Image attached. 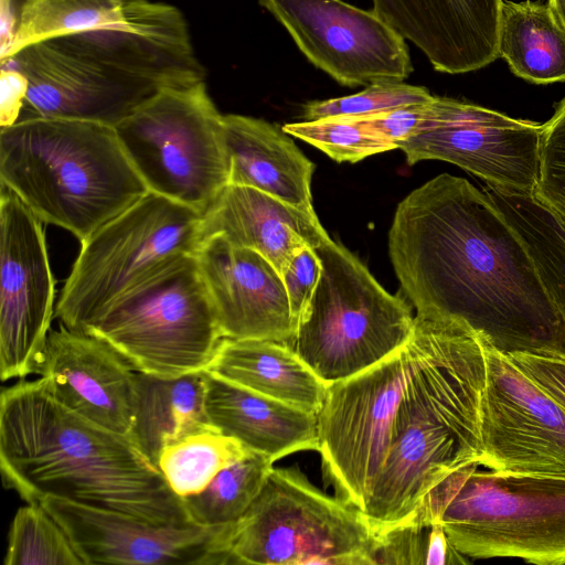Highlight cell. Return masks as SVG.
<instances>
[{"instance_id":"21","label":"cell","mask_w":565,"mask_h":565,"mask_svg":"<svg viewBox=\"0 0 565 565\" xmlns=\"http://www.w3.org/2000/svg\"><path fill=\"white\" fill-rule=\"evenodd\" d=\"M214 234L256 250L280 275L305 246L315 248L329 236L316 212L235 184H228L203 213L202 238Z\"/></svg>"},{"instance_id":"37","label":"cell","mask_w":565,"mask_h":565,"mask_svg":"<svg viewBox=\"0 0 565 565\" xmlns=\"http://www.w3.org/2000/svg\"><path fill=\"white\" fill-rule=\"evenodd\" d=\"M507 355L565 409V353L520 352Z\"/></svg>"},{"instance_id":"16","label":"cell","mask_w":565,"mask_h":565,"mask_svg":"<svg viewBox=\"0 0 565 565\" xmlns=\"http://www.w3.org/2000/svg\"><path fill=\"white\" fill-rule=\"evenodd\" d=\"M482 342L481 466L565 477V409L507 354Z\"/></svg>"},{"instance_id":"20","label":"cell","mask_w":565,"mask_h":565,"mask_svg":"<svg viewBox=\"0 0 565 565\" xmlns=\"http://www.w3.org/2000/svg\"><path fill=\"white\" fill-rule=\"evenodd\" d=\"M373 9L441 73L481 70L500 57L503 0H372Z\"/></svg>"},{"instance_id":"14","label":"cell","mask_w":565,"mask_h":565,"mask_svg":"<svg viewBox=\"0 0 565 565\" xmlns=\"http://www.w3.org/2000/svg\"><path fill=\"white\" fill-rule=\"evenodd\" d=\"M43 222L11 191L0 196V376L36 374L55 315Z\"/></svg>"},{"instance_id":"17","label":"cell","mask_w":565,"mask_h":565,"mask_svg":"<svg viewBox=\"0 0 565 565\" xmlns=\"http://www.w3.org/2000/svg\"><path fill=\"white\" fill-rule=\"evenodd\" d=\"M38 503L68 535L84 565H223L233 524L156 523L46 495Z\"/></svg>"},{"instance_id":"33","label":"cell","mask_w":565,"mask_h":565,"mask_svg":"<svg viewBox=\"0 0 565 565\" xmlns=\"http://www.w3.org/2000/svg\"><path fill=\"white\" fill-rule=\"evenodd\" d=\"M282 130L323 151L338 162L355 163L397 146L355 116H334L286 124Z\"/></svg>"},{"instance_id":"3","label":"cell","mask_w":565,"mask_h":565,"mask_svg":"<svg viewBox=\"0 0 565 565\" xmlns=\"http://www.w3.org/2000/svg\"><path fill=\"white\" fill-rule=\"evenodd\" d=\"M2 66L28 81L22 114L115 127L160 90L205 79L182 12L150 0H127L117 25L45 40Z\"/></svg>"},{"instance_id":"24","label":"cell","mask_w":565,"mask_h":565,"mask_svg":"<svg viewBox=\"0 0 565 565\" xmlns=\"http://www.w3.org/2000/svg\"><path fill=\"white\" fill-rule=\"evenodd\" d=\"M207 372L316 415L329 387L290 345L265 339L224 338Z\"/></svg>"},{"instance_id":"35","label":"cell","mask_w":565,"mask_h":565,"mask_svg":"<svg viewBox=\"0 0 565 565\" xmlns=\"http://www.w3.org/2000/svg\"><path fill=\"white\" fill-rule=\"evenodd\" d=\"M533 194L565 220V97L544 124L539 181Z\"/></svg>"},{"instance_id":"11","label":"cell","mask_w":565,"mask_h":565,"mask_svg":"<svg viewBox=\"0 0 565 565\" xmlns=\"http://www.w3.org/2000/svg\"><path fill=\"white\" fill-rule=\"evenodd\" d=\"M466 471L443 515L451 544L470 558L565 564V477Z\"/></svg>"},{"instance_id":"23","label":"cell","mask_w":565,"mask_h":565,"mask_svg":"<svg viewBox=\"0 0 565 565\" xmlns=\"http://www.w3.org/2000/svg\"><path fill=\"white\" fill-rule=\"evenodd\" d=\"M205 412L222 434L273 461L318 449L317 415L206 373Z\"/></svg>"},{"instance_id":"9","label":"cell","mask_w":565,"mask_h":565,"mask_svg":"<svg viewBox=\"0 0 565 565\" xmlns=\"http://www.w3.org/2000/svg\"><path fill=\"white\" fill-rule=\"evenodd\" d=\"M375 534L362 511L313 486L298 466L274 468L233 524L228 564L374 565Z\"/></svg>"},{"instance_id":"15","label":"cell","mask_w":565,"mask_h":565,"mask_svg":"<svg viewBox=\"0 0 565 565\" xmlns=\"http://www.w3.org/2000/svg\"><path fill=\"white\" fill-rule=\"evenodd\" d=\"M307 60L343 86L403 82L413 72L406 40L374 10L343 0H258Z\"/></svg>"},{"instance_id":"40","label":"cell","mask_w":565,"mask_h":565,"mask_svg":"<svg viewBox=\"0 0 565 565\" xmlns=\"http://www.w3.org/2000/svg\"><path fill=\"white\" fill-rule=\"evenodd\" d=\"M547 3L565 28V0H548Z\"/></svg>"},{"instance_id":"30","label":"cell","mask_w":565,"mask_h":565,"mask_svg":"<svg viewBox=\"0 0 565 565\" xmlns=\"http://www.w3.org/2000/svg\"><path fill=\"white\" fill-rule=\"evenodd\" d=\"M274 461L250 451L220 471L200 493L183 498L191 522L205 525H228L237 522L260 493Z\"/></svg>"},{"instance_id":"13","label":"cell","mask_w":565,"mask_h":565,"mask_svg":"<svg viewBox=\"0 0 565 565\" xmlns=\"http://www.w3.org/2000/svg\"><path fill=\"white\" fill-rule=\"evenodd\" d=\"M431 127L397 143L409 164L441 160L503 191L533 194L544 124L449 97L430 102Z\"/></svg>"},{"instance_id":"22","label":"cell","mask_w":565,"mask_h":565,"mask_svg":"<svg viewBox=\"0 0 565 565\" xmlns=\"http://www.w3.org/2000/svg\"><path fill=\"white\" fill-rule=\"evenodd\" d=\"M282 128L244 115H223L228 184L267 193L297 209L315 212V164Z\"/></svg>"},{"instance_id":"25","label":"cell","mask_w":565,"mask_h":565,"mask_svg":"<svg viewBox=\"0 0 565 565\" xmlns=\"http://www.w3.org/2000/svg\"><path fill=\"white\" fill-rule=\"evenodd\" d=\"M206 373L159 377L137 371L129 437L154 465L166 446L213 427L205 412Z\"/></svg>"},{"instance_id":"34","label":"cell","mask_w":565,"mask_h":565,"mask_svg":"<svg viewBox=\"0 0 565 565\" xmlns=\"http://www.w3.org/2000/svg\"><path fill=\"white\" fill-rule=\"evenodd\" d=\"M433 98L423 86L383 81L367 85L358 94L309 102L303 106V117L306 120H317L334 116H366L408 105L427 104Z\"/></svg>"},{"instance_id":"19","label":"cell","mask_w":565,"mask_h":565,"mask_svg":"<svg viewBox=\"0 0 565 565\" xmlns=\"http://www.w3.org/2000/svg\"><path fill=\"white\" fill-rule=\"evenodd\" d=\"M38 375L63 405L129 436L137 371L107 342L61 323L51 329Z\"/></svg>"},{"instance_id":"31","label":"cell","mask_w":565,"mask_h":565,"mask_svg":"<svg viewBox=\"0 0 565 565\" xmlns=\"http://www.w3.org/2000/svg\"><path fill=\"white\" fill-rule=\"evenodd\" d=\"M3 564L84 565L66 532L36 502H28L15 512Z\"/></svg>"},{"instance_id":"32","label":"cell","mask_w":565,"mask_h":565,"mask_svg":"<svg viewBox=\"0 0 565 565\" xmlns=\"http://www.w3.org/2000/svg\"><path fill=\"white\" fill-rule=\"evenodd\" d=\"M373 563L456 565L470 561L451 544L441 522L427 526L401 522L375 533Z\"/></svg>"},{"instance_id":"1","label":"cell","mask_w":565,"mask_h":565,"mask_svg":"<svg viewBox=\"0 0 565 565\" xmlns=\"http://www.w3.org/2000/svg\"><path fill=\"white\" fill-rule=\"evenodd\" d=\"M391 262L416 315L504 353H565L563 322L523 241L486 191L439 174L398 205Z\"/></svg>"},{"instance_id":"6","label":"cell","mask_w":565,"mask_h":565,"mask_svg":"<svg viewBox=\"0 0 565 565\" xmlns=\"http://www.w3.org/2000/svg\"><path fill=\"white\" fill-rule=\"evenodd\" d=\"M321 276L288 345L328 386L382 362L408 341L412 307L387 292L330 236L313 248Z\"/></svg>"},{"instance_id":"39","label":"cell","mask_w":565,"mask_h":565,"mask_svg":"<svg viewBox=\"0 0 565 565\" xmlns=\"http://www.w3.org/2000/svg\"><path fill=\"white\" fill-rule=\"evenodd\" d=\"M1 127L17 122L22 114L28 92V81L19 71L1 68Z\"/></svg>"},{"instance_id":"29","label":"cell","mask_w":565,"mask_h":565,"mask_svg":"<svg viewBox=\"0 0 565 565\" xmlns=\"http://www.w3.org/2000/svg\"><path fill=\"white\" fill-rule=\"evenodd\" d=\"M250 451L211 427L166 446L157 466L171 490L183 499L200 493L220 471Z\"/></svg>"},{"instance_id":"26","label":"cell","mask_w":565,"mask_h":565,"mask_svg":"<svg viewBox=\"0 0 565 565\" xmlns=\"http://www.w3.org/2000/svg\"><path fill=\"white\" fill-rule=\"evenodd\" d=\"M499 54L526 82H565V28L548 3L502 1Z\"/></svg>"},{"instance_id":"36","label":"cell","mask_w":565,"mask_h":565,"mask_svg":"<svg viewBox=\"0 0 565 565\" xmlns=\"http://www.w3.org/2000/svg\"><path fill=\"white\" fill-rule=\"evenodd\" d=\"M321 270V260L315 249L305 246L294 256L281 275L295 329L311 302Z\"/></svg>"},{"instance_id":"27","label":"cell","mask_w":565,"mask_h":565,"mask_svg":"<svg viewBox=\"0 0 565 565\" xmlns=\"http://www.w3.org/2000/svg\"><path fill=\"white\" fill-rule=\"evenodd\" d=\"M484 191L526 246L565 331V220L534 194Z\"/></svg>"},{"instance_id":"8","label":"cell","mask_w":565,"mask_h":565,"mask_svg":"<svg viewBox=\"0 0 565 565\" xmlns=\"http://www.w3.org/2000/svg\"><path fill=\"white\" fill-rule=\"evenodd\" d=\"M82 331L159 377L207 371L224 339L195 255L121 296Z\"/></svg>"},{"instance_id":"18","label":"cell","mask_w":565,"mask_h":565,"mask_svg":"<svg viewBox=\"0 0 565 565\" xmlns=\"http://www.w3.org/2000/svg\"><path fill=\"white\" fill-rule=\"evenodd\" d=\"M195 258L224 338L289 344L295 323L281 275L271 263L221 234L203 237Z\"/></svg>"},{"instance_id":"28","label":"cell","mask_w":565,"mask_h":565,"mask_svg":"<svg viewBox=\"0 0 565 565\" xmlns=\"http://www.w3.org/2000/svg\"><path fill=\"white\" fill-rule=\"evenodd\" d=\"M127 0H24L1 60L32 44L120 24Z\"/></svg>"},{"instance_id":"10","label":"cell","mask_w":565,"mask_h":565,"mask_svg":"<svg viewBox=\"0 0 565 565\" xmlns=\"http://www.w3.org/2000/svg\"><path fill=\"white\" fill-rule=\"evenodd\" d=\"M115 130L151 192L203 214L228 185L223 115L205 81L160 90Z\"/></svg>"},{"instance_id":"4","label":"cell","mask_w":565,"mask_h":565,"mask_svg":"<svg viewBox=\"0 0 565 565\" xmlns=\"http://www.w3.org/2000/svg\"><path fill=\"white\" fill-rule=\"evenodd\" d=\"M407 380L385 463L366 501L374 534L405 519L454 471L481 466L482 340L463 326L415 315Z\"/></svg>"},{"instance_id":"5","label":"cell","mask_w":565,"mask_h":565,"mask_svg":"<svg viewBox=\"0 0 565 565\" xmlns=\"http://www.w3.org/2000/svg\"><path fill=\"white\" fill-rule=\"evenodd\" d=\"M0 181L43 223L79 242L149 192L115 127L61 117L1 127Z\"/></svg>"},{"instance_id":"7","label":"cell","mask_w":565,"mask_h":565,"mask_svg":"<svg viewBox=\"0 0 565 565\" xmlns=\"http://www.w3.org/2000/svg\"><path fill=\"white\" fill-rule=\"evenodd\" d=\"M202 218L199 211L149 191L81 242L54 317L82 331L121 296L195 255Z\"/></svg>"},{"instance_id":"38","label":"cell","mask_w":565,"mask_h":565,"mask_svg":"<svg viewBox=\"0 0 565 565\" xmlns=\"http://www.w3.org/2000/svg\"><path fill=\"white\" fill-rule=\"evenodd\" d=\"M429 103L408 105L383 113L355 117L365 122L372 131L397 146L398 142L429 127Z\"/></svg>"},{"instance_id":"12","label":"cell","mask_w":565,"mask_h":565,"mask_svg":"<svg viewBox=\"0 0 565 565\" xmlns=\"http://www.w3.org/2000/svg\"><path fill=\"white\" fill-rule=\"evenodd\" d=\"M408 367L405 344L376 365L331 384L317 414L326 483L362 512L388 454Z\"/></svg>"},{"instance_id":"2","label":"cell","mask_w":565,"mask_h":565,"mask_svg":"<svg viewBox=\"0 0 565 565\" xmlns=\"http://www.w3.org/2000/svg\"><path fill=\"white\" fill-rule=\"evenodd\" d=\"M0 469L25 502L53 495L156 523H191L183 499L129 436L70 409L41 379L2 390Z\"/></svg>"}]
</instances>
